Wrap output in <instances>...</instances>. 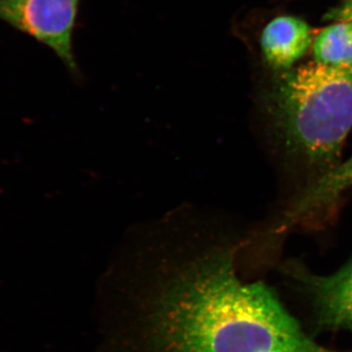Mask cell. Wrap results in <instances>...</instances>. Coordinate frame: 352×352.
Listing matches in <instances>:
<instances>
[{"label": "cell", "instance_id": "277c9868", "mask_svg": "<svg viewBox=\"0 0 352 352\" xmlns=\"http://www.w3.org/2000/svg\"><path fill=\"white\" fill-rule=\"evenodd\" d=\"M288 272L311 298L320 327L352 332V259L326 276L314 274L300 265L288 266Z\"/></svg>", "mask_w": 352, "mask_h": 352}, {"label": "cell", "instance_id": "7a4b0ae2", "mask_svg": "<svg viewBox=\"0 0 352 352\" xmlns=\"http://www.w3.org/2000/svg\"><path fill=\"white\" fill-rule=\"evenodd\" d=\"M268 109L286 151L322 175L339 164L352 129V68L314 61L285 71Z\"/></svg>", "mask_w": 352, "mask_h": 352}, {"label": "cell", "instance_id": "ba28073f", "mask_svg": "<svg viewBox=\"0 0 352 352\" xmlns=\"http://www.w3.org/2000/svg\"><path fill=\"white\" fill-rule=\"evenodd\" d=\"M328 20L346 21L352 23V0H342L339 6L326 15Z\"/></svg>", "mask_w": 352, "mask_h": 352}, {"label": "cell", "instance_id": "52a82bcc", "mask_svg": "<svg viewBox=\"0 0 352 352\" xmlns=\"http://www.w3.org/2000/svg\"><path fill=\"white\" fill-rule=\"evenodd\" d=\"M314 61L352 68V23L338 21L322 30L314 43Z\"/></svg>", "mask_w": 352, "mask_h": 352}, {"label": "cell", "instance_id": "3957f363", "mask_svg": "<svg viewBox=\"0 0 352 352\" xmlns=\"http://www.w3.org/2000/svg\"><path fill=\"white\" fill-rule=\"evenodd\" d=\"M82 0H0V21L50 48L75 78L82 76L74 34Z\"/></svg>", "mask_w": 352, "mask_h": 352}, {"label": "cell", "instance_id": "6da1fadb", "mask_svg": "<svg viewBox=\"0 0 352 352\" xmlns=\"http://www.w3.org/2000/svg\"><path fill=\"white\" fill-rule=\"evenodd\" d=\"M143 332L150 352H338L310 339L270 287L241 281L229 254L168 280Z\"/></svg>", "mask_w": 352, "mask_h": 352}, {"label": "cell", "instance_id": "5b68a950", "mask_svg": "<svg viewBox=\"0 0 352 352\" xmlns=\"http://www.w3.org/2000/svg\"><path fill=\"white\" fill-rule=\"evenodd\" d=\"M352 188V155L322 173L287 210L282 227L305 223L327 214L337 207L342 196Z\"/></svg>", "mask_w": 352, "mask_h": 352}, {"label": "cell", "instance_id": "8992f818", "mask_svg": "<svg viewBox=\"0 0 352 352\" xmlns=\"http://www.w3.org/2000/svg\"><path fill=\"white\" fill-rule=\"evenodd\" d=\"M312 43L307 22L294 16H279L264 27L261 47L273 69L288 71L307 53Z\"/></svg>", "mask_w": 352, "mask_h": 352}]
</instances>
